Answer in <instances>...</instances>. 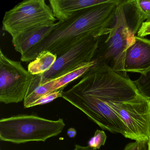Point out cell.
<instances>
[{"label":"cell","mask_w":150,"mask_h":150,"mask_svg":"<svg viewBox=\"0 0 150 150\" xmlns=\"http://www.w3.org/2000/svg\"><path fill=\"white\" fill-rule=\"evenodd\" d=\"M77 134V132L74 128H71V134L69 136V137L71 138H73L75 137Z\"/></svg>","instance_id":"cell-23"},{"label":"cell","mask_w":150,"mask_h":150,"mask_svg":"<svg viewBox=\"0 0 150 150\" xmlns=\"http://www.w3.org/2000/svg\"><path fill=\"white\" fill-rule=\"evenodd\" d=\"M110 0H50L54 16L59 21L70 19L81 10L107 3Z\"/></svg>","instance_id":"cell-10"},{"label":"cell","mask_w":150,"mask_h":150,"mask_svg":"<svg viewBox=\"0 0 150 150\" xmlns=\"http://www.w3.org/2000/svg\"><path fill=\"white\" fill-rule=\"evenodd\" d=\"M140 92L146 96H150V71L145 75H141L139 78L134 81Z\"/></svg>","instance_id":"cell-17"},{"label":"cell","mask_w":150,"mask_h":150,"mask_svg":"<svg viewBox=\"0 0 150 150\" xmlns=\"http://www.w3.org/2000/svg\"></svg>","instance_id":"cell-25"},{"label":"cell","mask_w":150,"mask_h":150,"mask_svg":"<svg viewBox=\"0 0 150 150\" xmlns=\"http://www.w3.org/2000/svg\"><path fill=\"white\" fill-rule=\"evenodd\" d=\"M147 144H148V150H150V137L149 141H148Z\"/></svg>","instance_id":"cell-24"},{"label":"cell","mask_w":150,"mask_h":150,"mask_svg":"<svg viewBox=\"0 0 150 150\" xmlns=\"http://www.w3.org/2000/svg\"><path fill=\"white\" fill-rule=\"evenodd\" d=\"M100 37L90 36L85 38L59 55L52 67L42 74L43 76L46 79H54L67 73L82 63L94 60Z\"/></svg>","instance_id":"cell-8"},{"label":"cell","mask_w":150,"mask_h":150,"mask_svg":"<svg viewBox=\"0 0 150 150\" xmlns=\"http://www.w3.org/2000/svg\"><path fill=\"white\" fill-rule=\"evenodd\" d=\"M139 150H148V144L147 142H142V145Z\"/></svg>","instance_id":"cell-22"},{"label":"cell","mask_w":150,"mask_h":150,"mask_svg":"<svg viewBox=\"0 0 150 150\" xmlns=\"http://www.w3.org/2000/svg\"><path fill=\"white\" fill-rule=\"evenodd\" d=\"M64 88L53 92L49 93L43 96L38 100L35 102L30 106V108L38 106V105H43L49 103L59 97H62L64 92Z\"/></svg>","instance_id":"cell-18"},{"label":"cell","mask_w":150,"mask_h":150,"mask_svg":"<svg viewBox=\"0 0 150 150\" xmlns=\"http://www.w3.org/2000/svg\"><path fill=\"white\" fill-rule=\"evenodd\" d=\"M142 94L127 72L115 71L98 62L62 97L102 129L124 137V125L112 108Z\"/></svg>","instance_id":"cell-1"},{"label":"cell","mask_w":150,"mask_h":150,"mask_svg":"<svg viewBox=\"0 0 150 150\" xmlns=\"http://www.w3.org/2000/svg\"><path fill=\"white\" fill-rule=\"evenodd\" d=\"M133 33H137L143 23L150 22V0H127Z\"/></svg>","instance_id":"cell-13"},{"label":"cell","mask_w":150,"mask_h":150,"mask_svg":"<svg viewBox=\"0 0 150 150\" xmlns=\"http://www.w3.org/2000/svg\"><path fill=\"white\" fill-rule=\"evenodd\" d=\"M137 34L138 37L141 38L150 35V22H144L143 23Z\"/></svg>","instance_id":"cell-19"},{"label":"cell","mask_w":150,"mask_h":150,"mask_svg":"<svg viewBox=\"0 0 150 150\" xmlns=\"http://www.w3.org/2000/svg\"><path fill=\"white\" fill-rule=\"evenodd\" d=\"M57 55L48 51H44L28 65V71L32 75L43 74L50 70L57 59Z\"/></svg>","instance_id":"cell-15"},{"label":"cell","mask_w":150,"mask_h":150,"mask_svg":"<svg viewBox=\"0 0 150 150\" xmlns=\"http://www.w3.org/2000/svg\"><path fill=\"white\" fill-rule=\"evenodd\" d=\"M107 138V135L103 131L96 130L93 137L88 142V146L93 149H99L102 146L105 144Z\"/></svg>","instance_id":"cell-16"},{"label":"cell","mask_w":150,"mask_h":150,"mask_svg":"<svg viewBox=\"0 0 150 150\" xmlns=\"http://www.w3.org/2000/svg\"><path fill=\"white\" fill-rule=\"evenodd\" d=\"M56 21L45 0H25L6 12L2 28L13 39L31 29L53 25Z\"/></svg>","instance_id":"cell-5"},{"label":"cell","mask_w":150,"mask_h":150,"mask_svg":"<svg viewBox=\"0 0 150 150\" xmlns=\"http://www.w3.org/2000/svg\"><path fill=\"white\" fill-rule=\"evenodd\" d=\"M73 150H98L97 149H93L90 146H82L79 145H75V147Z\"/></svg>","instance_id":"cell-21"},{"label":"cell","mask_w":150,"mask_h":150,"mask_svg":"<svg viewBox=\"0 0 150 150\" xmlns=\"http://www.w3.org/2000/svg\"><path fill=\"white\" fill-rule=\"evenodd\" d=\"M57 23L50 26L31 29L12 39V43L16 51L21 55L27 53L33 46L42 42L53 30Z\"/></svg>","instance_id":"cell-11"},{"label":"cell","mask_w":150,"mask_h":150,"mask_svg":"<svg viewBox=\"0 0 150 150\" xmlns=\"http://www.w3.org/2000/svg\"><path fill=\"white\" fill-rule=\"evenodd\" d=\"M65 126L61 118L53 121L35 115H17L0 120V139L16 144L45 142L59 135Z\"/></svg>","instance_id":"cell-4"},{"label":"cell","mask_w":150,"mask_h":150,"mask_svg":"<svg viewBox=\"0 0 150 150\" xmlns=\"http://www.w3.org/2000/svg\"><path fill=\"white\" fill-rule=\"evenodd\" d=\"M143 142L135 141L127 144L124 150H139Z\"/></svg>","instance_id":"cell-20"},{"label":"cell","mask_w":150,"mask_h":150,"mask_svg":"<svg viewBox=\"0 0 150 150\" xmlns=\"http://www.w3.org/2000/svg\"><path fill=\"white\" fill-rule=\"evenodd\" d=\"M97 63L98 61L95 59L88 63H82L67 73L55 79L56 81L53 87V91L59 90L63 88H65L72 81L85 75Z\"/></svg>","instance_id":"cell-14"},{"label":"cell","mask_w":150,"mask_h":150,"mask_svg":"<svg viewBox=\"0 0 150 150\" xmlns=\"http://www.w3.org/2000/svg\"><path fill=\"white\" fill-rule=\"evenodd\" d=\"M135 36L127 0H122L117 7L112 26L100 37L94 59L105 63L115 71L125 72L126 51L135 42Z\"/></svg>","instance_id":"cell-3"},{"label":"cell","mask_w":150,"mask_h":150,"mask_svg":"<svg viewBox=\"0 0 150 150\" xmlns=\"http://www.w3.org/2000/svg\"><path fill=\"white\" fill-rule=\"evenodd\" d=\"M122 0H110L79 11L66 21H59L50 33L27 53L21 56L22 62H31L44 51L59 55L85 38L101 36L114 22L115 13Z\"/></svg>","instance_id":"cell-2"},{"label":"cell","mask_w":150,"mask_h":150,"mask_svg":"<svg viewBox=\"0 0 150 150\" xmlns=\"http://www.w3.org/2000/svg\"><path fill=\"white\" fill-rule=\"evenodd\" d=\"M56 80L46 79L42 74L33 75L23 100L25 108L30 106L41 97L49 93L53 92V88Z\"/></svg>","instance_id":"cell-12"},{"label":"cell","mask_w":150,"mask_h":150,"mask_svg":"<svg viewBox=\"0 0 150 150\" xmlns=\"http://www.w3.org/2000/svg\"><path fill=\"white\" fill-rule=\"evenodd\" d=\"M125 71L142 75L150 71V40L135 36V42L126 51Z\"/></svg>","instance_id":"cell-9"},{"label":"cell","mask_w":150,"mask_h":150,"mask_svg":"<svg viewBox=\"0 0 150 150\" xmlns=\"http://www.w3.org/2000/svg\"><path fill=\"white\" fill-rule=\"evenodd\" d=\"M112 109L124 125V137L148 143L150 137V97L142 94L132 100L115 104Z\"/></svg>","instance_id":"cell-6"},{"label":"cell","mask_w":150,"mask_h":150,"mask_svg":"<svg viewBox=\"0 0 150 150\" xmlns=\"http://www.w3.org/2000/svg\"><path fill=\"white\" fill-rule=\"evenodd\" d=\"M33 75L20 61L6 57L0 49V102L5 104L24 100Z\"/></svg>","instance_id":"cell-7"}]
</instances>
